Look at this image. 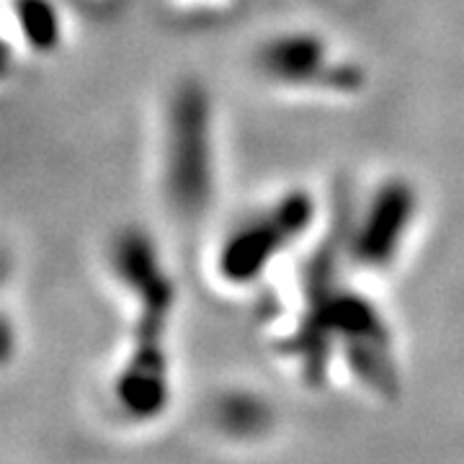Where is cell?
<instances>
[{"label": "cell", "instance_id": "1", "mask_svg": "<svg viewBox=\"0 0 464 464\" xmlns=\"http://www.w3.org/2000/svg\"><path fill=\"white\" fill-rule=\"evenodd\" d=\"M111 271L130 297L127 351L116 369L114 402L130 420L148 423L170 405V325L176 315V282L155 240L127 227L111 243Z\"/></svg>", "mask_w": 464, "mask_h": 464}, {"label": "cell", "instance_id": "2", "mask_svg": "<svg viewBox=\"0 0 464 464\" xmlns=\"http://www.w3.org/2000/svg\"><path fill=\"white\" fill-rule=\"evenodd\" d=\"M160 181L173 212L199 217L217 188V124L209 91L183 81L168 96L160 140Z\"/></svg>", "mask_w": 464, "mask_h": 464}, {"label": "cell", "instance_id": "3", "mask_svg": "<svg viewBox=\"0 0 464 464\" xmlns=\"http://www.w3.org/2000/svg\"><path fill=\"white\" fill-rule=\"evenodd\" d=\"M317 201L313 191L292 188L246 219L219 243L215 268L227 286L256 284L302 235L313 230Z\"/></svg>", "mask_w": 464, "mask_h": 464}, {"label": "cell", "instance_id": "4", "mask_svg": "<svg viewBox=\"0 0 464 464\" xmlns=\"http://www.w3.org/2000/svg\"><path fill=\"white\" fill-rule=\"evenodd\" d=\"M256 67L266 81L289 91H323L351 96L362 91L366 75L351 60L338 57L333 44L317 32H279L256 50Z\"/></svg>", "mask_w": 464, "mask_h": 464}, {"label": "cell", "instance_id": "5", "mask_svg": "<svg viewBox=\"0 0 464 464\" xmlns=\"http://www.w3.org/2000/svg\"><path fill=\"white\" fill-rule=\"evenodd\" d=\"M420 209L418 188L402 176L382 181L348 232V258L366 271L392 268Z\"/></svg>", "mask_w": 464, "mask_h": 464}, {"label": "cell", "instance_id": "6", "mask_svg": "<svg viewBox=\"0 0 464 464\" xmlns=\"http://www.w3.org/2000/svg\"><path fill=\"white\" fill-rule=\"evenodd\" d=\"M21 42L36 54H50L63 44V16L54 0H14L11 5Z\"/></svg>", "mask_w": 464, "mask_h": 464}, {"label": "cell", "instance_id": "7", "mask_svg": "<svg viewBox=\"0 0 464 464\" xmlns=\"http://www.w3.org/2000/svg\"><path fill=\"white\" fill-rule=\"evenodd\" d=\"M217 418L230 433L253 436V433L264 431L268 426V408H266L264 400L240 392V395H230L219 402Z\"/></svg>", "mask_w": 464, "mask_h": 464}]
</instances>
